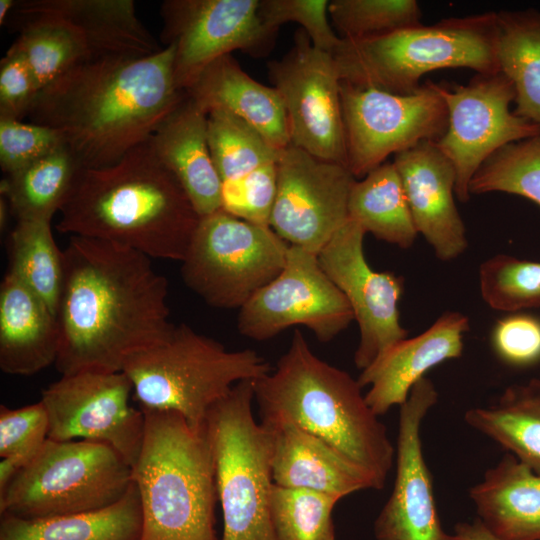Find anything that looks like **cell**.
<instances>
[{"instance_id":"cell-1","label":"cell","mask_w":540,"mask_h":540,"mask_svg":"<svg viewBox=\"0 0 540 540\" xmlns=\"http://www.w3.org/2000/svg\"><path fill=\"white\" fill-rule=\"evenodd\" d=\"M57 309L61 375L120 372L133 355L165 340L168 282L151 258L116 243L70 236Z\"/></svg>"},{"instance_id":"cell-2","label":"cell","mask_w":540,"mask_h":540,"mask_svg":"<svg viewBox=\"0 0 540 540\" xmlns=\"http://www.w3.org/2000/svg\"><path fill=\"white\" fill-rule=\"evenodd\" d=\"M173 54L168 46L141 58L85 61L41 89L27 117L55 129L81 168L113 165L181 102Z\"/></svg>"},{"instance_id":"cell-3","label":"cell","mask_w":540,"mask_h":540,"mask_svg":"<svg viewBox=\"0 0 540 540\" xmlns=\"http://www.w3.org/2000/svg\"><path fill=\"white\" fill-rule=\"evenodd\" d=\"M60 213L61 233L180 262L201 218L148 140L113 165L81 168Z\"/></svg>"},{"instance_id":"cell-4","label":"cell","mask_w":540,"mask_h":540,"mask_svg":"<svg viewBox=\"0 0 540 540\" xmlns=\"http://www.w3.org/2000/svg\"><path fill=\"white\" fill-rule=\"evenodd\" d=\"M261 424L291 422L317 436L384 488L396 449L385 425L346 371L316 356L295 330L276 368L254 380Z\"/></svg>"},{"instance_id":"cell-5","label":"cell","mask_w":540,"mask_h":540,"mask_svg":"<svg viewBox=\"0 0 540 540\" xmlns=\"http://www.w3.org/2000/svg\"><path fill=\"white\" fill-rule=\"evenodd\" d=\"M144 437L132 466L143 519L141 540H216V465L206 424L142 409Z\"/></svg>"},{"instance_id":"cell-6","label":"cell","mask_w":540,"mask_h":540,"mask_svg":"<svg viewBox=\"0 0 540 540\" xmlns=\"http://www.w3.org/2000/svg\"><path fill=\"white\" fill-rule=\"evenodd\" d=\"M498 33L496 12L490 11L370 38H341L331 55L342 82L408 95L420 89L423 75L435 70L500 72Z\"/></svg>"},{"instance_id":"cell-7","label":"cell","mask_w":540,"mask_h":540,"mask_svg":"<svg viewBox=\"0 0 540 540\" xmlns=\"http://www.w3.org/2000/svg\"><path fill=\"white\" fill-rule=\"evenodd\" d=\"M271 370L256 351H229L182 323L159 344L131 356L122 372L141 409L176 412L199 429L234 385L257 380Z\"/></svg>"},{"instance_id":"cell-8","label":"cell","mask_w":540,"mask_h":540,"mask_svg":"<svg viewBox=\"0 0 540 540\" xmlns=\"http://www.w3.org/2000/svg\"><path fill=\"white\" fill-rule=\"evenodd\" d=\"M254 380H243L209 411L206 427L223 516L221 540H278L270 511L272 433L256 422Z\"/></svg>"},{"instance_id":"cell-9","label":"cell","mask_w":540,"mask_h":540,"mask_svg":"<svg viewBox=\"0 0 540 540\" xmlns=\"http://www.w3.org/2000/svg\"><path fill=\"white\" fill-rule=\"evenodd\" d=\"M131 472L104 442L47 439L0 493V515L39 519L102 509L126 494Z\"/></svg>"},{"instance_id":"cell-10","label":"cell","mask_w":540,"mask_h":540,"mask_svg":"<svg viewBox=\"0 0 540 540\" xmlns=\"http://www.w3.org/2000/svg\"><path fill=\"white\" fill-rule=\"evenodd\" d=\"M288 248L271 227L221 209L200 218L181 276L208 305L239 310L281 272Z\"/></svg>"},{"instance_id":"cell-11","label":"cell","mask_w":540,"mask_h":540,"mask_svg":"<svg viewBox=\"0 0 540 540\" xmlns=\"http://www.w3.org/2000/svg\"><path fill=\"white\" fill-rule=\"evenodd\" d=\"M347 168L356 179L391 154L423 141L437 142L446 132L448 111L431 80L408 95L363 88L341 81Z\"/></svg>"},{"instance_id":"cell-12","label":"cell","mask_w":540,"mask_h":540,"mask_svg":"<svg viewBox=\"0 0 540 540\" xmlns=\"http://www.w3.org/2000/svg\"><path fill=\"white\" fill-rule=\"evenodd\" d=\"M448 111V126L435 142L452 163L455 196L467 202L469 184L483 162L501 147L540 135V127L510 110L515 89L503 73L476 74L468 83L433 82Z\"/></svg>"},{"instance_id":"cell-13","label":"cell","mask_w":540,"mask_h":540,"mask_svg":"<svg viewBox=\"0 0 540 540\" xmlns=\"http://www.w3.org/2000/svg\"><path fill=\"white\" fill-rule=\"evenodd\" d=\"M259 0H166L160 15V39L172 46L176 88L184 92L216 59L240 50L252 57L267 56L278 31L258 14Z\"/></svg>"},{"instance_id":"cell-14","label":"cell","mask_w":540,"mask_h":540,"mask_svg":"<svg viewBox=\"0 0 540 540\" xmlns=\"http://www.w3.org/2000/svg\"><path fill=\"white\" fill-rule=\"evenodd\" d=\"M267 70L285 107L290 144L347 167L341 79L333 56L314 47L301 28L288 52L268 62Z\"/></svg>"},{"instance_id":"cell-15","label":"cell","mask_w":540,"mask_h":540,"mask_svg":"<svg viewBox=\"0 0 540 540\" xmlns=\"http://www.w3.org/2000/svg\"><path fill=\"white\" fill-rule=\"evenodd\" d=\"M353 320L349 302L326 275L317 254L289 245L281 272L239 309L237 329L244 337L265 341L302 325L327 343Z\"/></svg>"},{"instance_id":"cell-16","label":"cell","mask_w":540,"mask_h":540,"mask_svg":"<svg viewBox=\"0 0 540 540\" xmlns=\"http://www.w3.org/2000/svg\"><path fill=\"white\" fill-rule=\"evenodd\" d=\"M133 388L122 371H82L61 378L42 391L48 439L104 442L132 466L141 450L145 415L131 405Z\"/></svg>"},{"instance_id":"cell-17","label":"cell","mask_w":540,"mask_h":540,"mask_svg":"<svg viewBox=\"0 0 540 540\" xmlns=\"http://www.w3.org/2000/svg\"><path fill=\"white\" fill-rule=\"evenodd\" d=\"M276 167L270 227L289 245L318 255L348 220V199L357 179L346 166L292 144L280 150Z\"/></svg>"},{"instance_id":"cell-18","label":"cell","mask_w":540,"mask_h":540,"mask_svg":"<svg viewBox=\"0 0 540 540\" xmlns=\"http://www.w3.org/2000/svg\"><path fill=\"white\" fill-rule=\"evenodd\" d=\"M365 234L359 223L348 218L317 255L326 275L349 302L358 324L354 363L360 370L408 335L399 313L404 279L369 266L363 249Z\"/></svg>"},{"instance_id":"cell-19","label":"cell","mask_w":540,"mask_h":540,"mask_svg":"<svg viewBox=\"0 0 540 540\" xmlns=\"http://www.w3.org/2000/svg\"><path fill=\"white\" fill-rule=\"evenodd\" d=\"M438 401L433 382L424 377L400 406L396 444V474L392 492L376 517V540H460L440 521L431 472L426 464L420 430Z\"/></svg>"},{"instance_id":"cell-20","label":"cell","mask_w":540,"mask_h":540,"mask_svg":"<svg viewBox=\"0 0 540 540\" xmlns=\"http://www.w3.org/2000/svg\"><path fill=\"white\" fill-rule=\"evenodd\" d=\"M413 222L441 261H451L468 246L466 228L455 204L456 174L435 142L423 141L394 155Z\"/></svg>"},{"instance_id":"cell-21","label":"cell","mask_w":540,"mask_h":540,"mask_svg":"<svg viewBox=\"0 0 540 540\" xmlns=\"http://www.w3.org/2000/svg\"><path fill=\"white\" fill-rule=\"evenodd\" d=\"M469 329L466 315L446 311L424 332L395 343L361 370L357 381L362 388L370 387L365 400L372 411L382 416L393 406H402L427 371L459 358Z\"/></svg>"},{"instance_id":"cell-22","label":"cell","mask_w":540,"mask_h":540,"mask_svg":"<svg viewBox=\"0 0 540 540\" xmlns=\"http://www.w3.org/2000/svg\"><path fill=\"white\" fill-rule=\"evenodd\" d=\"M207 115L184 92L178 106L148 139L200 217L223 208L222 181L209 150Z\"/></svg>"},{"instance_id":"cell-23","label":"cell","mask_w":540,"mask_h":540,"mask_svg":"<svg viewBox=\"0 0 540 540\" xmlns=\"http://www.w3.org/2000/svg\"><path fill=\"white\" fill-rule=\"evenodd\" d=\"M266 427L272 433L274 484L340 499L356 491L374 489L371 477L363 469L317 436L291 422Z\"/></svg>"},{"instance_id":"cell-24","label":"cell","mask_w":540,"mask_h":540,"mask_svg":"<svg viewBox=\"0 0 540 540\" xmlns=\"http://www.w3.org/2000/svg\"><path fill=\"white\" fill-rule=\"evenodd\" d=\"M13 11L66 20L82 34L90 60L141 58L163 49L137 17L133 0H21Z\"/></svg>"},{"instance_id":"cell-25","label":"cell","mask_w":540,"mask_h":540,"mask_svg":"<svg viewBox=\"0 0 540 540\" xmlns=\"http://www.w3.org/2000/svg\"><path fill=\"white\" fill-rule=\"evenodd\" d=\"M184 92L207 114L223 110L245 120L277 150L290 144L279 92L250 77L232 54L209 64Z\"/></svg>"},{"instance_id":"cell-26","label":"cell","mask_w":540,"mask_h":540,"mask_svg":"<svg viewBox=\"0 0 540 540\" xmlns=\"http://www.w3.org/2000/svg\"><path fill=\"white\" fill-rule=\"evenodd\" d=\"M60 348L57 317L32 290L6 273L0 286V368L29 376L55 364Z\"/></svg>"},{"instance_id":"cell-27","label":"cell","mask_w":540,"mask_h":540,"mask_svg":"<svg viewBox=\"0 0 540 540\" xmlns=\"http://www.w3.org/2000/svg\"><path fill=\"white\" fill-rule=\"evenodd\" d=\"M478 519L502 540H540V474L506 453L469 490Z\"/></svg>"},{"instance_id":"cell-28","label":"cell","mask_w":540,"mask_h":540,"mask_svg":"<svg viewBox=\"0 0 540 540\" xmlns=\"http://www.w3.org/2000/svg\"><path fill=\"white\" fill-rule=\"evenodd\" d=\"M140 498L134 483L116 503L95 511L24 519L1 515L0 540H141Z\"/></svg>"},{"instance_id":"cell-29","label":"cell","mask_w":540,"mask_h":540,"mask_svg":"<svg viewBox=\"0 0 540 540\" xmlns=\"http://www.w3.org/2000/svg\"><path fill=\"white\" fill-rule=\"evenodd\" d=\"M464 421L540 474V379L508 386L494 404L467 410Z\"/></svg>"},{"instance_id":"cell-30","label":"cell","mask_w":540,"mask_h":540,"mask_svg":"<svg viewBox=\"0 0 540 540\" xmlns=\"http://www.w3.org/2000/svg\"><path fill=\"white\" fill-rule=\"evenodd\" d=\"M497 59L515 89L514 114L540 127V11L501 10Z\"/></svg>"},{"instance_id":"cell-31","label":"cell","mask_w":540,"mask_h":540,"mask_svg":"<svg viewBox=\"0 0 540 540\" xmlns=\"http://www.w3.org/2000/svg\"><path fill=\"white\" fill-rule=\"evenodd\" d=\"M348 218L366 233L400 248H409L418 236L401 178L393 162H384L353 184Z\"/></svg>"},{"instance_id":"cell-32","label":"cell","mask_w":540,"mask_h":540,"mask_svg":"<svg viewBox=\"0 0 540 540\" xmlns=\"http://www.w3.org/2000/svg\"><path fill=\"white\" fill-rule=\"evenodd\" d=\"M11 23L19 35L12 43L28 64L39 89L90 60L82 34L52 14L13 11Z\"/></svg>"},{"instance_id":"cell-33","label":"cell","mask_w":540,"mask_h":540,"mask_svg":"<svg viewBox=\"0 0 540 540\" xmlns=\"http://www.w3.org/2000/svg\"><path fill=\"white\" fill-rule=\"evenodd\" d=\"M81 167L64 145L1 181V197L21 220H52L66 201Z\"/></svg>"},{"instance_id":"cell-34","label":"cell","mask_w":540,"mask_h":540,"mask_svg":"<svg viewBox=\"0 0 540 540\" xmlns=\"http://www.w3.org/2000/svg\"><path fill=\"white\" fill-rule=\"evenodd\" d=\"M8 273L14 275L57 315L64 281V255L51 220H21L8 237Z\"/></svg>"},{"instance_id":"cell-35","label":"cell","mask_w":540,"mask_h":540,"mask_svg":"<svg viewBox=\"0 0 540 540\" xmlns=\"http://www.w3.org/2000/svg\"><path fill=\"white\" fill-rule=\"evenodd\" d=\"M207 135L222 185L276 162L279 156L280 150L275 149L257 129L227 111L208 113Z\"/></svg>"},{"instance_id":"cell-36","label":"cell","mask_w":540,"mask_h":540,"mask_svg":"<svg viewBox=\"0 0 540 540\" xmlns=\"http://www.w3.org/2000/svg\"><path fill=\"white\" fill-rule=\"evenodd\" d=\"M470 195L504 192L531 200L540 207V135L507 144L478 168Z\"/></svg>"},{"instance_id":"cell-37","label":"cell","mask_w":540,"mask_h":540,"mask_svg":"<svg viewBox=\"0 0 540 540\" xmlns=\"http://www.w3.org/2000/svg\"><path fill=\"white\" fill-rule=\"evenodd\" d=\"M340 498L272 484L270 511L278 540H335L332 513Z\"/></svg>"},{"instance_id":"cell-38","label":"cell","mask_w":540,"mask_h":540,"mask_svg":"<svg viewBox=\"0 0 540 540\" xmlns=\"http://www.w3.org/2000/svg\"><path fill=\"white\" fill-rule=\"evenodd\" d=\"M479 289L494 310L516 313L540 307V261L497 254L479 267Z\"/></svg>"},{"instance_id":"cell-39","label":"cell","mask_w":540,"mask_h":540,"mask_svg":"<svg viewBox=\"0 0 540 540\" xmlns=\"http://www.w3.org/2000/svg\"><path fill=\"white\" fill-rule=\"evenodd\" d=\"M328 14L342 39H364L422 24L415 0H332Z\"/></svg>"},{"instance_id":"cell-40","label":"cell","mask_w":540,"mask_h":540,"mask_svg":"<svg viewBox=\"0 0 540 540\" xmlns=\"http://www.w3.org/2000/svg\"><path fill=\"white\" fill-rule=\"evenodd\" d=\"M48 429L40 401L16 409L0 405V493L37 455L48 439Z\"/></svg>"},{"instance_id":"cell-41","label":"cell","mask_w":540,"mask_h":540,"mask_svg":"<svg viewBox=\"0 0 540 540\" xmlns=\"http://www.w3.org/2000/svg\"><path fill=\"white\" fill-rule=\"evenodd\" d=\"M327 0H259L258 14L270 29L295 22L317 49L332 54L341 42L329 23Z\"/></svg>"},{"instance_id":"cell-42","label":"cell","mask_w":540,"mask_h":540,"mask_svg":"<svg viewBox=\"0 0 540 540\" xmlns=\"http://www.w3.org/2000/svg\"><path fill=\"white\" fill-rule=\"evenodd\" d=\"M276 162L261 166L237 181L223 184L222 209L250 223L270 227L277 194Z\"/></svg>"},{"instance_id":"cell-43","label":"cell","mask_w":540,"mask_h":540,"mask_svg":"<svg viewBox=\"0 0 540 540\" xmlns=\"http://www.w3.org/2000/svg\"><path fill=\"white\" fill-rule=\"evenodd\" d=\"M64 146L61 135L47 126L0 118V166L5 175Z\"/></svg>"},{"instance_id":"cell-44","label":"cell","mask_w":540,"mask_h":540,"mask_svg":"<svg viewBox=\"0 0 540 540\" xmlns=\"http://www.w3.org/2000/svg\"><path fill=\"white\" fill-rule=\"evenodd\" d=\"M491 343L497 357L515 368L540 363V317L516 312L498 320Z\"/></svg>"},{"instance_id":"cell-45","label":"cell","mask_w":540,"mask_h":540,"mask_svg":"<svg viewBox=\"0 0 540 540\" xmlns=\"http://www.w3.org/2000/svg\"><path fill=\"white\" fill-rule=\"evenodd\" d=\"M39 91L25 59L10 46L0 61V118L22 120Z\"/></svg>"},{"instance_id":"cell-46","label":"cell","mask_w":540,"mask_h":540,"mask_svg":"<svg viewBox=\"0 0 540 540\" xmlns=\"http://www.w3.org/2000/svg\"><path fill=\"white\" fill-rule=\"evenodd\" d=\"M454 533L460 540H502L495 536L478 518L473 522H459Z\"/></svg>"},{"instance_id":"cell-47","label":"cell","mask_w":540,"mask_h":540,"mask_svg":"<svg viewBox=\"0 0 540 540\" xmlns=\"http://www.w3.org/2000/svg\"><path fill=\"white\" fill-rule=\"evenodd\" d=\"M17 5L15 0H0V24L6 23L9 15L12 14L14 8Z\"/></svg>"}]
</instances>
